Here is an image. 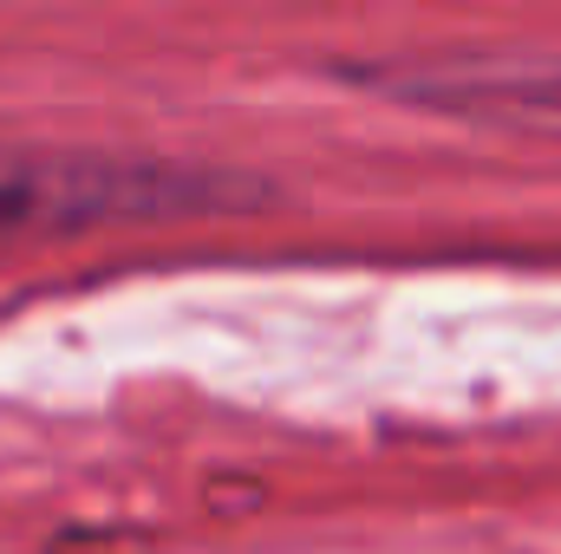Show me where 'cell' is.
<instances>
[{
  "instance_id": "1",
  "label": "cell",
  "mask_w": 561,
  "mask_h": 554,
  "mask_svg": "<svg viewBox=\"0 0 561 554\" xmlns=\"http://www.w3.org/2000/svg\"><path fill=\"white\" fill-rule=\"evenodd\" d=\"M216 183L138 163H79V157H0V235L20 229H79L112 216H190L209 209Z\"/></svg>"
}]
</instances>
